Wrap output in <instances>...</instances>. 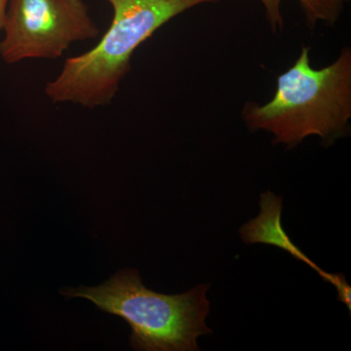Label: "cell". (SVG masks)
Segmentation results:
<instances>
[{
    "label": "cell",
    "mask_w": 351,
    "mask_h": 351,
    "mask_svg": "<svg viewBox=\"0 0 351 351\" xmlns=\"http://www.w3.org/2000/svg\"><path fill=\"white\" fill-rule=\"evenodd\" d=\"M311 48L277 78L276 94L260 105L248 101L241 117L252 132L274 135V145L293 149L311 136L324 145L348 135L351 119V49L343 48L325 68L313 69Z\"/></svg>",
    "instance_id": "1"
},
{
    "label": "cell",
    "mask_w": 351,
    "mask_h": 351,
    "mask_svg": "<svg viewBox=\"0 0 351 351\" xmlns=\"http://www.w3.org/2000/svg\"><path fill=\"white\" fill-rule=\"evenodd\" d=\"M113 17L99 43L91 50L64 61L54 80L46 83L52 103L105 107L130 73L134 52L164 25L193 7L221 0H107Z\"/></svg>",
    "instance_id": "2"
},
{
    "label": "cell",
    "mask_w": 351,
    "mask_h": 351,
    "mask_svg": "<svg viewBox=\"0 0 351 351\" xmlns=\"http://www.w3.org/2000/svg\"><path fill=\"white\" fill-rule=\"evenodd\" d=\"M209 288L200 284L184 294H160L145 287L137 270L122 269L97 287H66L60 293L68 299H86L126 320L133 350L197 351L198 337L212 334L205 323Z\"/></svg>",
    "instance_id": "3"
},
{
    "label": "cell",
    "mask_w": 351,
    "mask_h": 351,
    "mask_svg": "<svg viewBox=\"0 0 351 351\" xmlns=\"http://www.w3.org/2000/svg\"><path fill=\"white\" fill-rule=\"evenodd\" d=\"M0 57L8 64L55 60L100 29L83 0H9Z\"/></svg>",
    "instance_id": "4"
},
{
    "label": "cell",
    "mask_w": 351,
    "mask_h": 351,
    "mask_svg": "<svg viewBox=\"0 0 351 351\" xmlns=\"http://www.w3.org/2000/svg\"><path fill=\"white\" fill-rule=\"evenodd\" d=\"M282 197L276 196L271 191L261 195V212L257 218L251 219L241 226L239 230L240 237L245 243L267 244L278 247L287 251L293 257L315 270L323 280L332 283L338 291V300L348 306L351 311V287L346 281L345 276L341 274H328L313 263L306 254L293 243L290 237L285 232L281 223L282 214Z\"/></svg>",
    "instance_id": "5"
},
{
    "label": "cell",
    "mask_w": 351,
    "mask_h": 351,
    "mask_svg": "<svg viewBox=\"0 0 351 351\" xmlns=\"http://www.w3.org/2000/svg\"><path fill=\"white\" fill-rule=\"evenodd\" d=\"M301 7L307 27L313 29L318 24L334 25L341 18L350 0H297ZM265 7V17L274 34L281 32L284 20L281 14L282 0H260Z\"/></svg>",
    "instance_id": "6"
},
{
    "label": "cell",
    "mask_w": 351,
    "mask_h": 351,
    "mask_svg": "<svg viewBox=\"0 0 351 351\" xmlns=\"http://www.w3.org/2000/svg\"><path fill=\"white\" fill-rule=\"evenodd\" d=\"M8 3L9 0H0V34L3 32L4 25H5Z\"/></svg>",
    "instance_id": "7"
}]
</instances>
